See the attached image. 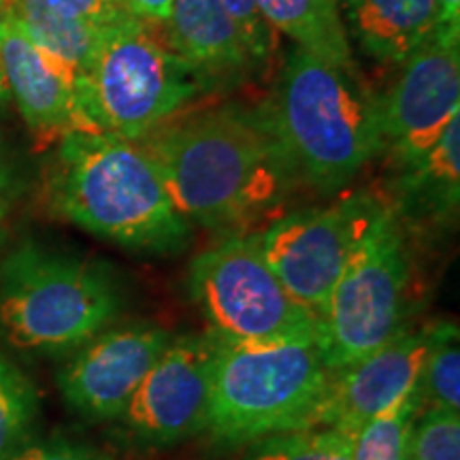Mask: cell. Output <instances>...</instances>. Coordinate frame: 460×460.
Here are the masks:
<instances>
[{
	"mask_svg": "<svg viewBox=\"0 0 460 460\" xmlns=\"http://www.w3.org/2000/svg\"><path fill=\"white\" fill-rule=\"evenodd\" d=\"M190 224L243 233L298 181L262 107L222 105L169 119L137 141Z\"/></svg>",
	"mask_w": 460,
	"mask_h": 460,
	"instance_id": "1",
	"label": "cell"
},
{
	"mask_svg": "<svg viewBox=\"0 0 460 460\" xmlns=\"http://www.w3.org/2000/svg\"><path fill=\"white\" fill-rule=\"evenodd\" d=\"M48 194L58 216L128 252L175 256L192 239V224L135 141L105 132L62 137L48 171Z\"/></svg>",
	"mask_w": 460,
	"mask_h": 460,
	"instance_id": "2",
	"label": "cell"
},
{
	"mask_svg": "<svg viewBox=\"0 0 460 460\" xmlns=\"http://www.w3.org/2000/svg\"><path fill=\"white\" fill-rule=\"evenodd\" d=\"M296 180L331 197L382 156L379 99L345 71L296 48L262 105Z\"/></svg>",
	"mask_w": 460,
	"mask_h": 460,
	"instance_id": "3",
	"label": "cell"
},
{
	"mask_svg": "<svg viewBox=\"0 0 460 460\" xmlns=\"http://www.w3.org/2000/svg\"><path fill=\"white\" fill-rule=\"evenodd\" d=\"M124 290L96 258L24 241L0 262V335L15 349L65 356L118 322Z\"/></svg>",
	"mask_w": 460,
	"mask_h": 460,
	"instance_id": "4",
	"label": "cell"
},
{
	"mask_svg": "<svg viewBox=\"0 0 460 460\" xmlns=\"http://www.w3.org/2000/svg\"><path fill=\"white\" fill-rule=\"evenodd\" d=\"M217 341L207 429L224 446H245L318 427L329 390L318 331L269 341Z\"/></svg>",
	"mask_w": 460,
	"mask_h": 460,
	"instance_id": "5",
	"label": "cell"
},
{
	"mask_svg": "<svg viewBox=\"0 0 460 460\" xmlns=\"http://www.w3.org/2000/svg\"><path fill=\"white\" fill-rule=\"evenodd\" d=\"M205 90L199 75L146 22L126 13L101 28L77 102L96 132L137 143Z\"/></svg>",
	"mask_w": 460,
	"mask_h": 460,
	"instance_id": "6",
	"label": "cell"
},
{
	"mask_svg": "<svg viewBox=\"0 0 460 460\" xmlns=\"http://www.w3.org/2000/svg\"><path fill=\"white\" fill-rule=\"evenodd\" d=\"M411 258L401 220L384 211L352 258L320 318V345L331 373L354 365L402 329L410 309Z\"/></svg>",
	"mask_w": 460,
	"mask_h": 460,
	"instance_id": "7",
	"label": "cell"
},
{
	"mask_svg": "<svg viewBox=\"0 0 460 460\" xmlns=\"http://www.w3.org/2000/svg\"><path fill=\"white\" fill-rule=\"evenodd\" d=\"M188 288L207 332L222 341H269L320 326L269 267L256 233L230 234L200 252L190 264Z\"/></svg>",
	"mask_w": 460,
	"mask_h": 460,
	"instance_id": "8",
	"label": "cell"
},
{
	"mask_svg": "<svg viewBox=\"0 0 460 460\" xmlns=\"http://www.w3.org/2000/svg\"><path fill=\"white\" fill-rule=\"evenodd\" d=\"M386 209L373 194L356 192L329 207L292 211L261 233L262 254L286 290L320 322L332 288Z\"/></svg>",
	"mask_w": 460,
	"mask_h": 460,
	"instance_id": "9",
	"label": "cell"
},
{
	"mask_svg": "<svg viewBox=\"0 0 460 460\" xmlns=\"http://www.w3.org/2000/svg\"><path fill=\"white\" fill-rule=\"evenodd\" d=\"M216 358L211 332L172 337L119 418L126 430L146 446H171L205 430Z\"/></svg>",
	"mask_w": 460,
	"mask_h": 460,
	"instance_id": "10",
	"label": "cell"
},
{
	"mask_svg": "<svg viewBox=\"0 0 460 460\" xmlns=\"http://www.w3.org/2000/svg\"><path fill=\"white\" fill-rule=\"evenodd\" d=\"M460 115V51L429 39L402 62L396 84L379 99L382 154L394 171L416 164Z\"/></svg>",
	"mask_w": 460,
	"mask_h": 460,
	"instance_id": "11",
	"label": "cell"
},
{
	"mask_svg": "<svg viewBox=\"0 0 460 460\" xmlns=\"http://www.w3.org/2000/svg\"><path fill=\"white\" fill-rule=\"evenodd\" d=\"M171 339L169 331L149 322L109 326L92 337L58 371V390L68 410L90 422L122 418Z\"/></svg>",
	"mask_w": 460,
	"mask_h": 460,
	"instance_id": "12",
	"label": "cell"
},
{
	"mask_svg": "<svg viewBox=\"0 0 460 460\" xmlns=\"http://www.w3.org/2000/svg\"><path fill=\"white\" fill-rule=\"evenodd\" d=\"M429 343L430 324L424 329L407 326L373 354L331 373L318 427L354 437L399 396L420 386Z\"/></svg>",
	"mask_w": 460,
	"mask_h": 460,
	"instance_id": "13",
	"label": "cell"
},
{
	"mask_svg": "<svg viewBox=\"0 0 460 460\" xmlns=\"http://www.w3.org/2000/svg\"><path fill=\"white\" fill-rule=\"evenodd\" d=\"M0 66L9 99L15 101L39 141L49 143L71 132H96L65 75L9 17L0 26Z\"/></svg>",
	"mask_w": 460,
	"mask_h": 460,
	"instance_id": "14",
	"label": "cell"
},
{
	"mask_svg": "<svg viewBox=\"0 0 460 460\" xmlns=\"http://www.w3.org/2000/svg\"><path fill=\"white\" fill-rule=\"evenodd\" d=\"M169 49L207 88L245 77L254 68L243 39L220 0H172Z\"/></svg>",
	"mask_w": 460,
	"mask_h": 460,
	"instance_id": "15",
	"label": "cell"
},
{
	"mask_svg": "<svg viewBox=\"0 0 460 460\" xmlns=\"http://www.w3.org/2000/svg\"><path fill=\"white\" fill-rule=\"evenodd\" d=\"M460 115L441 132L433 149L407 169L394 171V216L411 222H452L460 197Z\"/></svg>",
	"mask_w": 460,
	"mask_h": 460,
	"instance_id": "16",
	"label": "cell"
},
{
	"mask_svg": "<svg viewBox=\"0 0 460 460\" xmlns=\"http://www.w3.org/2000/svg\"><path fill=\"white\" fill-rule=\"evenodd\" d=\"M348 28L382 65H402L433 37L437 0H345Z\"/></svg>",
	"mask_w": 460,
	"mask_h": 460,
	"instance_id": "17",
	"label": "cell"
},
{
	"mask_svg": "<svg viewBox=\"0 0 460 460\" xmlns=\"http://www.w3.org/2000/svg\"><path fill=\"white\" fill-rule=\"evenodd\" d=\"M3 7L9 20L65 75L77 96L90 71L101 26L66 17L48 0H3Z\"/></svg>",
	"mask_w": 460,
	"mask_h": 460,
	"instance_id": "18",
	"label": "cell"
},
{
	"mask_svg": "<svg viewBox=\"0 0 460 460\" xmlns=\"http://www.w3.org/2000/svg\"><path fill=\"white\" fill-rule=\"evenodd\" d=\"M273 31L284 32L296 48L345 71H356L348 28L339 17L335 0H254Z\"/></svg>",
	"mask_w": 460,
	"mask_h": 460,
	"instance_id": "19",
	"label": "cell"
},
{
	"mask_svg": "<svg viewBox=\"0 0 460 460\" xmlns=\"http://www.w3.org/2000/svg\"><path fill=\"white\" fill-rule=\"evenodd\" d=\"M41 418V394L7 354L0 349V460H11L34 441Z\"/></svg>",
	"mask_w": 460,
	"mask_h": 460,
	"instance_id": "20",
	"label": "cell"
},
{
	"mask_svg": "<svg viewBox=\"0 0 460 460\" xmlns=\"http://www.w3.org/2000/svg\"><path fill=\"white\" fill-rule=\"evenodd\" d=\"M422 410L420 386L399 396L354 435L352 460H405L411 429Z\"/></svg>",
	"mask_w": 460,
	"mask_h": 460,
	"instance_id": "21",
	"label": "cell"
},
{
	"mask_svg": "<svg viewBox=\"0 0 460 460\" xmlns=\"http://www.w3.org/2000/svg\"><path fill=\"white\" fill-rule=\"evenodd\" d=\"M424 410L460 411V335L454 322L430 324V343L420 377Z\"/></svg>",
	"mask_w": 460,
	"mask_h": 460,
	"instance_id": "22",
	"label": "cell"
},
{
	"mask_svg": "<svg viewBox=\"0 0 460 460\" xmlns=\"http://www.w3.org/2000/svg\"><path fill=\"white\" fill-rule=\"evenodd\" d=\"M405 460H460V411L422 410L411 429Z\"/></svg>",
	"mask_w": 460,
	"mask_h": 460,
	"instance_id": "23",
	"label": "cell"
},
{
	"mask_svg": "<svg viewBox=\"0 0 460 460\" xmlns=\"http://www.w3.org/2000/svg\"><path fill=\"white\" fill-rule=\"evenodd\" d=\"M332 429H298L264 437L252 444L245 460H324Z\"/></svg>",
	"mask_w": 460,
	"mask_h": 460,
	"instance_id": "24",
	"label": "cell"
},
{
	"mask_svg": "<svg viewBox=\"0 0 460 460\" xmlns=\"http://www.w3.org/2000/svg\"><path fill=\"white\" fill-rule=\"evenodd\" d=\"M220 3L228 11L234 26H237L254 65L267 62L273 56L275 48H278V34L261 15L254 0H220Z\"/></svg>",
	"mask_w": 460,
	"mask_h": 460,
	"instance_id": "25",
	"label": "cell"
},
{
	"mask_svg": "<svg viewBox=\"0 0 460 460\" xmlns=\"http://www.w3.org/2000/svg\"><path fill=\"white\" fill-rule=\"evenodd\" d=\"M11 460H113V456L94 446L56 435L43 441H31Z\"/></svg>",
	"mask_w": 460,
	"mask_h": 460,
	"instance_id": "26",
	"label": "cell"
},
{
	"mask_svg": "<svg viewBox=\"0 0 460 460\" xmlns=\"http://www.w3.org/2000/svg\"><path fill=\"white\" fill-rule=\"evenodd\" d=\"M48 3L66 17L101 28L113 24L128 13L118 0H48Z\"/></svg>",
	"mask_w": 460,
	"mask_h": 460,
	"instance_id": "27",
	"label": "cell"
},
{
	"mask_svg": "<svg viewBox=\"0 0 460 460\" xmlns=\"http://www.w3.org/2000/svg\"><path fill=\"white\" fill-rule=\"evenodd\" d=\"M433 39L444 45H458L460 0H437V22Z\"/></svg>",
	"mask_w": 460,
	"mask_h": 460,
	"instance_id": "28",
	"label": "cell"
},
{
	"mask_svg": "<svg viewBox=\"0 0 460 460\" xmlns=\"http://www.w3.org/2000/svg\"><path fill=\"white\" fill-rule=\"evenodd\" d=\"M122 4L137 20L152 26H164L169 22L172 0H122Z\"/></svg>",
	"mask_w": 460,
	"mask_h": 460,
	"instance_id": "29",
	"label": "cell"
},
{
	"mask_svg": "<svg viewBox=\"0 0 460 460\" xmlns=\"http://www.w3.org/2000/svg\"><path fill=\"white\" fill-rule=\"evenodd\" d=\"M13 194H15L13 166H11L3 141H0V222H3V217L7 216L11 200H13Z\"/></svg>",
	"mask_w": 460,
	"mask_h": 460,
	"instance_id": "30",
	"label": "cell"
},
{
	"mask_svg": "<svg viewBox=\"0 0 460 460\" xmlns=\"http://www.w3.org/2000/svg\"><path fill=\"white\" fill-rule=\"evenodd\" d=\"M352 444H354V437L332 429L331 444L326 447L324 460H352Z\"/></svg>",
	"mask_w": 460,
	"mask_h": 460,
	"instance_id": "31",
	"label": "cell"
},
{
	"mask_svg": "<svg viewBox=\"0 0 460 460\" xmlns=\"http://www.w3.org/2000/svg\"><path fill=\"white\" fill-rule=\"evenodd\" d=\"M9 99V90H7V82H4V75H3V66H0V107L7 105Z\"/></svg>",
	"mask_w": 460,
	"mask_h": 460,
	"instance_id": "32",
	"label": "cell"
},
{
	"mask_svg": "<svg viewBox=\"0 0 460 460\" xmlns=\"http://www.w3.org/2000/svg\"><path fill=\"white\" fill-rule=\"evenodd\" d=\"M7 20V13H4V7H3V0H0V26H3V22Z\"/></svg>",
	"mask_w": 460,
	"mask_h": 460,
	"instance_id": "33",
	"label": "cell"
},
{
	"mask_svg": "<svg viewBox=\"0 0 460 460\" xmlns=\"http://www.w3.org/2000/svg\"><path fill=\"white\" fill-rule=\"evenodd\" d=\"M118 3H119V4H122V0H118ZM122 7H124V4H122Z\"/></svg>",
	"mask_w": 460,
	"mask_h": 460,
	"instance_id": "34",
	"label": "cell"
},
{
	"mask_svg": "<svg viewBox=\"0 0 460 460\" xmlns=\"http://www.w3.org/2000/svg\"><path fill=\"white\" fill-rule=\"evenodd\" d=\"M335 3H337V0H335Z\"/></svg>",
	"mask_w": 460,
	"mask_h": 460,
	"instance_id": "35",
	"label": "cell"
}]
</instances>
